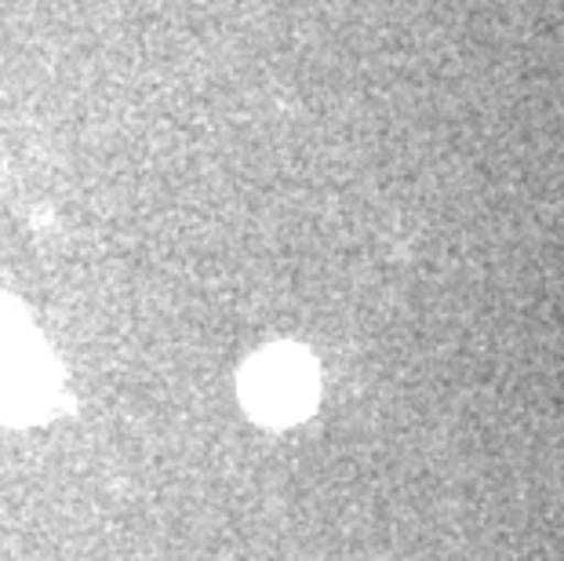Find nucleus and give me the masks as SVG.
Listing matches in <instances>:
<instances>
[{
  "label": "nucleus",
  "instance_id": "obj_1",
  "mask_svg": "<svg viewBox=\"0 0 564 561\" xmlns=\"http://www.w3.org/2000/svg\"><path fill=\"white\" fill-rule=\"evenodd\" d=\"M317 365L299 346H267L241 373V401L259 423L288 427L299 423L317 404Z\"/></svg>",
  "mask_w": 564,
  "mask_h": 561
},
{
  "label": "nucleus",
  "instance_id": "obj_2",
  "mask_svg": "<svg viewBox=\"0 0 564 561\" xmlns=\"http://www.w3.org/2000/svg\"><path fill=\"white\" fill-rule=\"evenodd\" d=\"M55 398V368L22 321H0V416L41 420Z\"/></svg>",
  "mask_w": 564,
  "mask_h": 561
}]
</instances>
